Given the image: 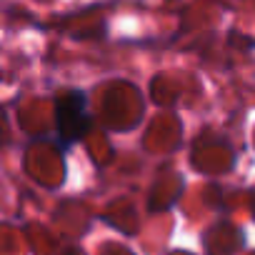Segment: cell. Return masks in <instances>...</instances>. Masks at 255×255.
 I'll return each mask as SVG.
<instances>
[{"mask_svg":"<svg viewBox=\"0 0 255 255\" xmlns=\"http://www.w3.org/2000/svg\"><path fill=\"white\" fill-rule=\"evenodd\" d=\"M55 118H58V138L63 140V145L78 143L90 128L85 93L83 90L60 93L55 100Z\"/></svg>","mask_w":255,"mask_h":255,"instance_id":"6da1fadb","label":"cell"}]
</instances>
